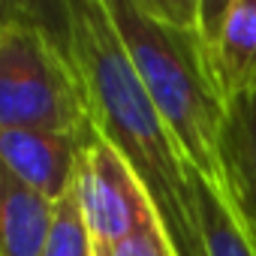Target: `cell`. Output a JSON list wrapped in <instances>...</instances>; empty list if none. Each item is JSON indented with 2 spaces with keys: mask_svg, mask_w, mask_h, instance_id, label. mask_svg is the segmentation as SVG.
Returning <instances> with one entry per match:
<instances>
[{
  "mask_svg": "<svg viewBox=\"0 0 256 256\" xmlns=\"http://www.w3.org/2000/svg\"><path fill=\"white\" fill-rule=\"evenodd\" d=\"M66 30L94 130L145 187L175 256H208L196 172L145 94L106 0H66Z\"/></svg>",
  "mask_w": 256,
  "mask_h": 256,
  "instance_id": "cell-1",
  "label": "cell"
},
{
  "mask_svg": "<svg viewBox=\"0 0 256 256\" xmlns=\"http://www.w3.org/2000/svg\"><path fill=\"white\" fill-rule=\"evenodd\" d=\"M106 10L196 178L220 190V139L229 100L199 28V0H106Z\"/></svg>",
  "mask_w": 256,
  "mask_h": 256,
  "instance_id": "cell-2",
  "label": "cell"
},
{
  "mask_svg": "<svg viewBox=\"0 0 256 256\" xmlns=\"http://www.w3.org/2000/svg\"><path fill=\"white\" fill-rule=\"evenodd\" d=\"M0 130H46L84 139L94 124L78 76L66 4L52 24L34 4L0 0Z\"/></svg>",
  "mask_w": 256,
  "mask_h": 256,
  "instance_id": "cell-3",
  "label": "cell"
},
{
  "mask_svg": "<svg viewBox=\"0 0 256 256\" xmlns=\"http://www.w3.org/2000/svg\"><path fill=\"white\" fill-rule=\"evenodd\" d=\"M76 196L94 253L108 250L148 226H160L145 187L96 130L82 139Z\"/></svg>",
  "mask_w": 256,
  "mask_h": 256,
  "instance_id": "cell-4",
  "label": "cell"
},
{
  "mask_svg": "<svg viewBox=\"0 0 256 256\" xmlns=\"http://www.w3.org/2000/svg\"><path fill=\"white\" fill-rule=\"evenodd\" d=\"M199 28L226 100L256 90V0H199Z\"/></svg>",
  "mask_w": 256,
  "mask_h": 256,
  "instance_id": "cell-5",
  "label": "cell"
},
{
  "mask_svg": "<svg viewBox=\"0 0 256 256\" xmlns=\"http://www.w3.org/2000/svg\"><path fill=\"white\" fill-rule=\"evenodd\" d=\"M82 139L46 130H0V163L28 187L60 202L76 187Z\"/></svg>",
  "mask_w": 256,
  "mask_h": 256,
  "instance_id": "cell-6",
  "label": "cell"
},
{
  "mask_svg": "<svg viewBox=\"0 0 256 256\" xmlns=\"http://www.w3.org/2000/svg\"><path fill=\"white\" fill-rule=\"evenodd\" d=\"M223 199L256 250V90L229 102L223 139Z\"/></svg>",
  "mask_w": 256,
  "mask_h": 256,
  "instance_id": "cell-7",
  "label": "cell"
},
{
  "mask_svg": "<svg viewBox=\"0 0 256 256\" xmlns=\"http://www.w3.org/2000/svg\"><path fill=\"white\" fill-rule=\"evenodd\" d=\"M54 202L0 163V256H46Z\"/></svg>",
  "mask_w": 256,
  "mask_h": 256,
  "instance_id": "cell-8",
  "label": "cell"
},
{
  "mask_svg": "<svg viewBox=\"0 0 256 256\" xmlns=\"http://www.w3.org/2000/svg\"><path fill=\"white\" fill-rule=\"evenodd\" d=\"M199 193V214H202V235H205V253L208 256H256L250 238L238 226L232 208L226 205L223 193L205 181L196 178Z\"/></svg>",
  "mask_w": 256,
  "mask_h": 256,
  "instance_id": "cell-9",
  "label": "cell"
},
{
  "mask_svg": "<svg viewBox=\"0 0 256 256\" xmlns=\"http://www.w3.org/2000/svg\"><path fill=\"white\" fill-rule=\"evenodd\" d=\"M46 256H94V244L78 208L76 187L60 202H54V223H52Z\"/></svg>",
  "mask_w": 256,
  "mask_h": 256,
  "instance_id": "cell-10",
  "label": "cell"
},
{
  "mask_svg": "<svg viewBox=\"0 0 256 256\" xmlns=\"http://www.w3.org/2000/svg\"><path fill=\"white\" fill-rule=\"evenodd\" d=\"M94 256H175V250L160 226H148L108 250H96Z\"/></svg>",
  "mask_w": 256,
  "mask_h": 256,
  "instance_id": "cell-11",
  "label": "cell"
}]
</instances>
